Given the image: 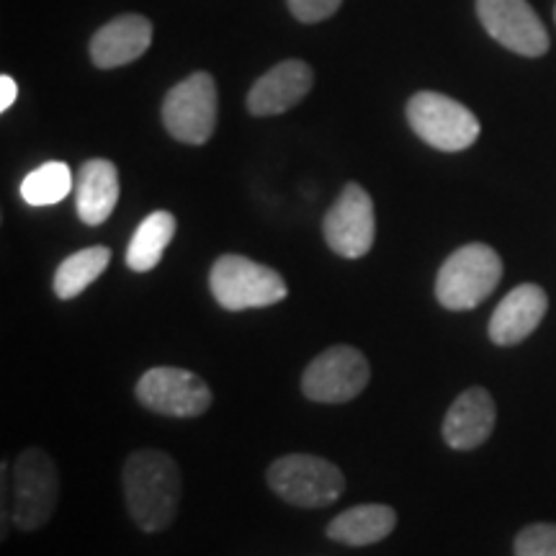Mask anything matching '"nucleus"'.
<instances>
[{
	"label": "nucleus",
	"mask_w": 556,
	"mask_h": 556,
	"mask_svg": "<svg viewBox=\"0 0 556 556\" xmlns=\"http://www.w3.org/2000/svg\"><path fill=\"white\" fill-rule=\"evenodd\" d=\"M152 45V24L139 13H124L103 24L90 39V60L96 67L114 70L142 58Z\"/></svg>",
	"instance_id": "ddd939ff"
},
{
	"label": "nucleus",
	"mask_w": 556,
	"mask_h": 556,
	"mask_svg": "<svg viewBox=\"0 0 556 556\" xmlns=\"http://www.w3.org/2000/svg\"><path fill=\"white\" fill-rule=\"evenodd\" d=\"M268 486L283 503L296 507H328L345 492V477L323 456L287 454L268 467Z\"/></svg>",
	"instance_id": "20e7f679"
},
{
	"label": "nucleus",
	"mask_w": 556,
	"mask_h": 556,
	"mask_svg": "<svg viewBox=\"0 0 556 556\" xmlns=\"http://www.w3.org/2000/svg\"><path fill=\"white\" fill-rule=\"evenodd\" d=\"M495 400L482 387L462 392L443 417V441L456 451H471L482 446L495 430Z\"/></svg>",
	"instance_id": "4468645a"
},
{
	"label": "nucleus",
	"mask_w": 556,
	"mask_h": 556,
	"mask_svg": "<svg viewBox=\"0 0 556 556\" xmlns=\"http://www.w3.org/2000/svg\"><path fill=\"white\" fill-rule=\"evenodd\" d=\"M477 16L484 31L505 50L520 58H541L548 52L544 21L528 0H477Z\"/></svg>",
	"instance_id": "9b49d317"
},
{
	"label": "nucleus",
	"mask_w": 556,
	"mask_h": 556,
	"mask_svg": "<svg viewBox=\"0 0 556 556\" xmlns=\"http://www.w3.org/2000/svg\"><path fill=\"white\" fill-rule=\"evenodd\" d=\"M178 222L170 212L160 208V212H152L150 217L139 222L135 229V238H131L127 248V266L135 270V274H148L163 261V253L176 238Z\"/></svg>",
	"instance_id": "a211bd4d"
},
{
	"label": "nucleus",
	"mask_w": 556,
	"mask_h": 556,
	"mask_svg": "<svg viewBox=\"0 0 556 556\" xmlns=\"http://www.w3.org/2000/svg\"><path fill=\"white\" fill-rule=\"evenodd\" d=\"M217 114V80L208 73H193L186 80L176 83L160 109L168 135L184 144H197V148L206 144L208 137L214 135Z\"/></svg>",
	"instance_id": "423d86ee"
},
{
	"label": "nucleus",
	"mask_w": 556,
	"mask_h": 556,
	"mask_svg": "<svg viewBox=\"0 0 556 556\" xmlns=\"http://www.w3.org/2000/svg\"><path fill=\"white\" fill-rule=\"evenodd\" d=\"M323 235L332 253L340 258H364L377 238V214L368 191L358 184H348L332 201L323 219Z\"/></svg>",
	"instance_id": "1a4fd4ad"
},
{
	"label": "nucleus",
	"mask_w": 556,
	"mask_h": 556,
	"mask_svg": "<svg viewBox=\"0 0 556 556\" xmlns=\"http://www.w3.org/2000/svg\"><path fill=\"white\" fill-rule=\"evenodd\" d=\"M554 21H556V5H554Z\"/></svg>",
	"instance_id": "b1692460"
},
{
	"label": "nucleus",
	"mask_w": 556,
	"mask_h": 556,
	"mask_svg": "<svg viewBox=\"0 0 556 556\" xmlns=\"http://www.w3.org/2000/svg\"><path fill=\"white\" fill-rule=\"evenodd\" d=\"M503 261L484 242H471L454 250L435 278V299L451 312L475 309L497 289Z\"/></svg>",
	"instance_id": "f03ea898"
},
{
	"label": "nucleus",
	"mask_w": 556,
	"mask_h": 556,
	"mask_svg": "<svg viewBox=\"0 0 556 556\" xmlns=\"http://www.w3.org/2000/svg\"><path fill=\"white\" fill-rule=\"evenodd\" d=\"M122 484L127 513L139 531L160 533L176 520L180 469L165 451H135L124 464Z\"/></svg>",
	"instance_id": "f257e3e1"
},
{
	"label": "nucleus",
	"mask_w": 556,
	"mask_h": 556,
	"mask_svg": "<svg viewBox=\"0 0 556 556\" xmlns=\"http://www.w3.org/2000/svg\"><path fill=\"white\" fill-rule=\"evenodd\" d=\"M16 80H13L11 75H3V78H0V111H9L13 106V101H16Z\"/></svg>",
	"instance_id": "5701e85b"
},
{
	"label": "nucleus",
	"mask_w": 556,
	"mask_h": 556,
	"mask_svg": "<svg viewBox=\"0 0 556 556\" xmlns=\"http://www.w3.org/2000/svg\"><path fill=\"white\" fill-rule=\"evenodd\" d=\"M516 556H556V523L526 526L513 546Z\"/></svg>",
	"instance_id": "412c9836"
},
{
	"label": "nucleus",
	"mask_w": 556,
	"mask_h": 556,
	"mask_svg": "<svg viewBox=\"0 0 556 556\" xmlns=\"http://www.w3.org/2000/svg\"><path fill=\"white\" fill-rule=\"evenodd\" d=\"M139 405L165 417H199L212 407V389L197 374L176 366L144 371L135 389Z\"/></svg>",
	"instance_id": "9d476101"
},
{
	"label": "nucleus",
	"mask_w": 556,
	"mask_h": 556,
	"mask_svg": "<svg viewBox=\"0 0 556 556\" xmlns=\"http://www.w3.org/2000/svg\"><path fill=\"white\" fill-rule=\"evenodd\" d=\"M407 122L422 142L441 152L469 150L479 137L477 116L435 90H420L407 101Z\"/></svg>",
	"instance_id": "39448f33"
},
{
	"label": "nucleus",
	"mask_w": 556,
	"mask_h": 556,
	"mask_svg": "<svg viewBox=\"0 0 556 556\" xmlns=\"http://www.w3.org/2000/svg\"><path fill=\"white\" fill-rule=\"evenodd\" d=\"M60 500V477L54 458L41 448H26L13 464V526L39 531L52 518Z\"/></svg>",
	"instance_id": "0eeeda50"
},
{
	"label": "nucleus",
	"mask_w": 556,
	"mask_h": 556,
	"mask_svg": "<svg viewBox=\"0 0 556 556\" xmlns=\"http://www.w3.org/2000/svg\"><path fill=\"white\" fill-rule=\"evenodd\" d=\"M208 287L219 307L227 312L274 307L289 294L287 281L278 270L238 253H227L214 261Z\"/></svg>",
	"instance_id": "7ed1b4c3"
},
{
	"label": "nucleus",
	"mask_w": 556,
	"mask_h": 556,
	"mask_svg": "<svg viewBox=\"0 0 556 556\" xmlns=\"http://www.w3.org/2000/svg\"><path fill=\"white\" fill-rule=\"evenodd\" d=\"M119 201V170L111 160L93 157L80 165L75 178V208L80 222L99 227L111 217Z\"/></svg>",
	"instance_id": "dca6fc26"
},
{
	"label": "nucleus",
	"mask_w": 556,
	"mask_h": 556,
	"mask_svg": "<svg viewBox=\"0 0 556 556\" xmlns=\"http://www.w3.org/2000/svg\"><path fill=\"white\" fill-rule=\"evenodd\" d=\"M315 86V73L304 60H283L261 75L248 93V111L253 116H278L307 99Z\"/></svg>",
	"instance_id": "f8f14e48"
},
{
	"label": "nucleus",
	"mask_w": 556,
	"mask_h": 556,
	"mask_svg": "<svg viewBox=\"0 0 556 556\" xmlns=\"http://www.w3.org/2000/svg\"><path fill=\"white\" fill-rule=\"evenodd\" d=\"M548 309L546 291L536 283H520L507 294L490 319V340L495 345H518L539 328Z\"/></svg>",
	"instance_id": "2eb2a0df"
},
{
	"label": "nucleus",
	"mask_w": 556,
	"mask_h": 556,
	"mask_svg": "<svg viewBox=\"0 0 556 556\" xmlns=\"http://www.w3.org/2000/svg\"><path fill=\"white\" fill-rule=\"evenodd\" d=\"M397 526V513L389 505H356L332 518L325 533L345 546H374L384 541Z\"/></svg>",
	"instance_id": "f3484780"
},
{
	"label": "nucleus",
	"mask_w": 556,
	"mask_h": 556,
	"mask_svg": "<svg viewBox=\"0 0 556 556\" xmlns=\"http://www.w3.org/2000/svg\"><path fill=\"white\" fill-rule=\"evenodd\" d=\"M111 263V250L103 245L78 250V253L67 255L65 261L60 263L58 270H54V294L60 299H75L86 291L90 283L99 281L103 270L109 268Z\"/></svg>",
	"instance_id": "6ab92c4d"
},
{
	"label": "nucleus",
	"mask_w": 556,
	"mask_h": 556,
	"mask_svg": "<svg viewBox=\"0 0 556 556\" xmlns=\"http://www.w3.org/2000/svg\"><path fill=\"white\" fill-rule=\"evenodd\" d=\"M371 368L358 348L332 345L323 351L302 374V392L312 402L340 405L356 400L368 387Z\"/></svg>",
	"instance_id": "6e6552de"
},
{
	"label": "nucleus",
	"mask_w": 556,
	"mask_h": 556,
	"mask_svg": "<svg viewBox=\"0 0 556 556\" xmlns=\"http://www.w3.org/2000/svg\"><path fill=\"white\" fill-rule=\"evenodd\" d=\"M291 16L302 24H319V21H328L336 16L343 0H287Z\"/></svg>",
	"instance_id": "4be33fe9"
},
{
	"label": "nucleus",
	"mask_w": 556,
	"mask_h": 556,
	"mask_svg": "<svg viewBox=\"0 0 556 556\" xmlns=\"http://www.w3.org/2000/svg\"><path fill=\"white\" fill-rule=\"evenodd\" d=\"M70 191H73V173H70L65 163H58V160L39 165L21 184V199L29 206L60 204Z\"/></svg>",
	"instance_id": "aec40b11"
}]
</instances>
